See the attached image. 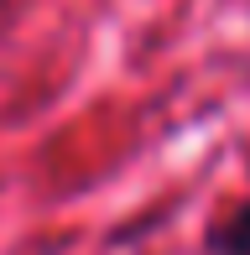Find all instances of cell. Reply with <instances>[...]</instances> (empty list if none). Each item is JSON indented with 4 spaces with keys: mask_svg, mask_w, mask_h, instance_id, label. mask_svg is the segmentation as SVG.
Masks as SVG:
<instances>
[{
    "mask_svg": "<svg viewBox=\"0 0 250 255\" xmlns=\"http://www.w3.org/2000/svg\"><path fill=\"white\" fill-rule=\"evenodd\" d=\"M203 255H250V193L230 203L203 235Z\"/></svg>",
    "mask_w": 250,
    "mask_h": 255,
    "instance_id": "6da1fadb",
    "label": "cell"
}]
</instances>
